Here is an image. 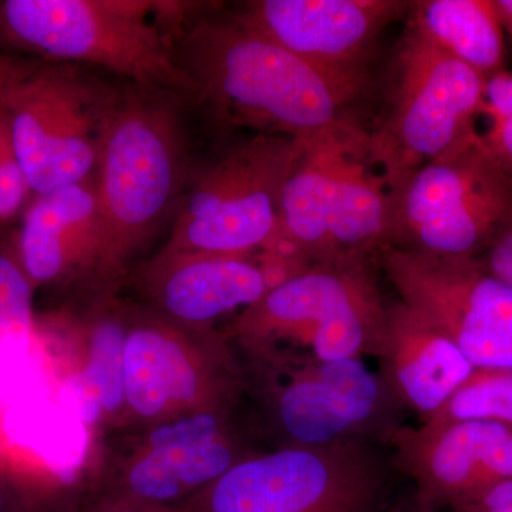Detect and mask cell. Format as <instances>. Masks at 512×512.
I'll return each instance as SVG.
<instances>
[{"mask_svg": "<svg viewBox=\"0 0 512 512\" xmlns=\"http://www.w3.org/2000/svg\"><path fill=\"white\" fill-rule=\"evenodd\" d=\"M173 40L197 100L224 126L312 136L349 119V107L367 87L316 69L237 13L190 12Z\"/></svg>", "mask_w": 512, "mask_h": 512, "instance_id": "6da1fadb", "label": "cell"}, {"mask_svg": "<svg viewBox=\"0 0 512 512\" xmlns=\"http://www.w3.org/2000/svg\"><path fill=\"white\" fill-rule=\"evenodd\" d=\"M387 234L389 188L369 133L346 119L306 137L264 265L281 282L313 266L369 262L389 247Z\"/></svg>", "mask_w": 512, "mask_h": 512, "instance_id": "7a4b0ae2", "label": "cell"}, {"mask_svg": "<svg viewBox=\"0 0 512 512\" xmlns=\"http://www.w3.org/2000/svg\"><path fill=\"white\" fill-rule=\"evenodd\" d=\"M170 94L119 92L104 131L94 181L103 218L101 271H119L180 197L185 138Z\"/></svg>", "mask_w": 512, "mask_h": 512, "instance_id": "3957f363", "label": "cell"}, {"mask_svg": "<svg viewBox=\"0 0 512 512\" xmlns=\"http://www.w3.org/2000/svg\"><path fill=\"white\" fill-rule=\"evenodd\" d=\"M167 2L148 0H5L0 32L9 42L57 62L101 67L134 86L195 97L173 35L153 22Z\"/></svg>", "mask_w": 512, "mask_h": 512, "instance_id": "277c9868", "label": "cell"}, {"mask_svg": "<svg viewBox=\"0 0 512 512\" xmlns=\"http://www.w3.org/2000/svg\"><path fill=\"white\" fill-rule=\"evenodd\" d=\"M386 311L369 262L313 266L272 286L235 329L258 355L286 343L278 365L363 359L379 355Z\"/></svg>", "mask_w": 512, "mask_h": 512, "instance_id": "5b68a950", "label": "cell"}, {"mask_svg": "<svg viewBox=\"0 0 512 512\" xmlns=\"http://www.w3.org/2000/svg\"><path fill=\"white\" fill-rule=\"evenodd\" d=\"M485 77L407 23L389 96L370 153L392 190L421 165L453 156L480 138Z\"/></svg>", "mask_w": 512, "mask_h": 512, "instance_id": "8992f818", "label": "cell"}, {"mask_svg": "<svg viewBox=\"0 0 512 512\" xmlns=\"http://www.w3.org/2000/svg\"><path fill=\"white\" fill-rule=\"evenodd\" d=\"M0 92L32 195L93 177L119 92L73 63L10 57Z\"/></svg>", "mask_w": 512, "mask_h": 512, "instance_id": "52a82bcc", "label": "cell"}, {"mask_svg": "<svg viewBox=\"0 0 512 512\" xmlns=\"http://www.w3.org/2000/svg\"><path fill=\"white\" fill-rule=\"evenodd\" d=\"M306 137L256 133L200 171L160 254L249 256L272 244Z\"/></svg>", "mask_w": 512, "mask_h": 512, "instance_id": "ba28073f", "label": "cell"}, {"mask_svg": "<svg viewBox=\"0 0 512 512\" xmlns=\"http://www.w3.org/2000/svg\"><path fill=\"white\" fill-rule=\"evenodd\" d=\"M387 483L372 443L281 447L239 461L183 512H379Z\"/></svg>", "mask_w": 512, "mask_h": 512, "instance_id": "9c48e42d", "label": "cell"}, {"mask_svg": "<svg viewBox=\"0 0 512 512\" xmlns=\"http://www.w3.org/2000/svg\"><path fill=\"white\" fill-rule=\"evenodd\" d=\"M512 202V175L480 138L421 165L389 190V247L440 256H478Z\"/></svg>", "mask_w": 512, "mask_h": 512, "instance_id": "30bf717a", "label": "cell"}, {"mask_svg": "<svg viewBox=\"0 0 512 512\" xmlns=\"http://www.w3.org/2000/svg\"><path fill=\"white\" fill-rule=\"evenodd\" d=\"M400 301L427 316L476 369L512 370V288L476 256L386 248L380 254Z\"/></svg>", "mask_w": 512, "mask_h": 512, "instance_id": "8fae6325", "label": "cell"}, {"mask_svg": "<svg viewBox=\"0 0 512 512\" xmlns=\"http://www.w3.org/2000/svg\"><path fill=\"white\" fill-rule=\"evenodd\" d=\"M268 392L269 421L282 447L383 440L400 407L363 359L282 363Z\"/></svg>", "mask_w": 512, "mask_h": 512, "instance_id": "7c38bea8", "label": "cell"}, {"mask_svg": "<svg viewBox=\"0 0 512 512\" xmlns=\"http://www.w3.org/2000/svg\"><path fill=\"white\" fill-rule=\"evenodd\" d=\"M402 0H255L237 13L316 69L369 83L366 64L383 30L409 15Z\"/></svg>", "mask_w": 512, "mask_h": 512, "instance_id": "4fadbf2b", "label": "cell"}, {"mask_svg": "<svg viewBox=\"0 0 512 512\" xmlns=\"http://www.w3.org/2000/svg\"><path fill=\"white\" fill-rule=\"evenodd\" d=\"M416 483V500L454 508L512 478V426L483 421L396 426L383 439Z\"/></svg>", "mask_w": 512, "mask_h": 512, "instance_id": "5bb4252c", "label": "cell"}, {"mask_svg": "<svg viewBox=\"0 0 512 512\" xmlns=\"http://www.w3.org/2000/svg\"><path fill=\"white\" fill-rule=\"evenodd\" d=\"M170 319H141L128 326L124 350L126 406L141 420L221 407L217 367L192 353Z\"/></svg>", "mask_w": 512, "mask_h": 512, "instance_id": "9a60e30c", "label": "cell"}, {"mask_svg": "<svg viewBox=\"0 0 512 512\" xmlns=\"http://www.w3.org/2000/svg\"><path fill=\"white\" fill-rule=\"evenodd\" d=\"M103 239L94 175L33 195L15 237L20 262L35 288L63 281L76 269L100 266Z\"/></svg>", "mask_w": 512, "mask_h": 512, "instance_id": "2e32d148", "label": "cell"}, {"mask_svg": "<svg viewBox=\"0 0 512 512\" xmlns=\"http://www.w3.org/2000/svg\"><path fill=\"white\" fill-rule=\"evenodd\" d=\"M147 291L181 326H207L249 308L274 286L264 264L248 256L158 254L146 271Z\"/></svg>", "mask_w": 512, "mask_h": 512, "instance_id": "e0dca14e", "label": "cell"}, {"mask_svg": "<svg viewBox=\"0 0 512 512\" xmlns=\"http://www.w3.org/2000/svg\"><path fill=\"white\" fill-rule=\"evenodd\" d=\"M377 357L394 400L421 420L437 412L476 370L443 330L402 301L387 306Z\"/></svg>", "mask_w": 512, "mask_h": 512, "instance_id": "ac0fdd59", "label": "cell"}, {"mask_svg": "<svg viewBox=\"0 0 512 512\" xmlns=\"http://www.w3.org/2000/svg\"><path fill=\"white\" fill-rule=\"evenodd\" d=\"M251 456L254 454L244 453L232 436L201 446L147 450L128 468L123 498L167 507L181 498L194 497Z\"/></svg>", "mask_w": 512, "mask_h": 512, "instance_id": "d6986e66", "label": "cell"}, {"mask_svg": "<svg viewBox=\"0 0 512 512\" xmlns=\"http://www.w3.org/2000/svg\"><path fill=\"white\" fill-rule=\"evenodd\" d=\"M407 23L481 76L504 70V29L494 0H419Z\"/></svg>", "mask_w": 512, "mask_h": 512, "instance_id": "ffe728a7", "label": "cell"}, {"mask_svg": "<svg viewBox=\"0 0 512 512\" xmlns=\"http://www.w3.org/2000/svg\"><path fill=\"white\" fill-rule=\"evenodd\" d=\"M483 421L512 426V370L476 369L437 412L420 424Z\"/></svg>", "mask_w": 512, "mask_h": 512, "instance_id": "44dd1931", "label": "cell"}, {"mask_svg": "<svg viewBox=\"0 0 512 512\" xmlns=\"http://www.w3.org/2000/svg\"><path fill=\"white\" fill-rule=\"evenodd\" d=\"M128 326L124 316L119 315L97 320L90 332L86 365L80 370L99 393L106 416H113L126 406L124 350Z\"/></svg>", "mask_w": 512, "mask_h": 512, "instance_id": "7402d4cb", "label": "cell"}, {"mask_svg": "<svg viewBox=\"0 0 512 512\" xmlns=\"http://www.w3.org/2000/svg\"><path fill=\"white\" fill-rule=\"evenodd\" d=\"M35 289L20 262L15 237L0 239V349L20 352L32 345Z\"/></svg>", "mask_w": 512, "mask_h": 512, "instance_id": "603a6c76", "label": "cell"}, {"mask_svg": "<svg viewBox=\"0 0 512 512\" xmlns=\"http://www.w3.org/2000/svg\"><path fill=\"white\" fill-rule=\"evenodd\" d=\"M481 117L488 121L481 144L512 175V72L504 69L485 79Z\"/></svg>", "mask_w": 512, "mask_h": 512, "instance_id": "cb8c5ba5", "label": "cell"}, {"mask_svg": "<svg viewBox=\"0 0 512 512\" xmlns=\"http://www.w3.org/2000/svg\"><path fill=\"white\" fill-rule=\"evenodd\" d=\"M231 437L227 413L221 407L195 410L160 421L147 434V450L191 447Z\"/></svg>", "mask_w": 512, "mask_h": 512, "instance_id": "d4e9b609", "label": "cell"}, {"mask_svg": "<svg viewBox=\"0 0 512 512\" xmlns=\"http://www.w3.org/2000/svg\"><path fill=\"white\" fill-rule=\"evenodd\" d=\"M5 62L6 57L0 56V86ZM32 197V191L16 156L8 111L0 92V222L12 220L20 211H25Z\"/></svg>", "mask_w": 512, "mask_h": 512, "instance_id": "484cf974", "label": "cell"}, {"mask_svg": "<svg viewBox=\"0 0 512 512\" xmlns=\"http://www.w3.org/2000/svg\"><path fill=\"white\" fill-rule=\"evenodd\" d=\"M60 400L66 412L84 426H93L106 416L99 393L80 370L64 380L60 387Z\"/></svg>", "mask_w": 512, "mask_h": 512, "instance_id": "4316f807", "label": "cell"}, {"mask_svg": "<svg viewBox=\"0 0 512 512\" xmlns=\"http://www.w3.org/2000/svg\"><path fill=\"white\" fill-rule=\"evenodd\" d=\"M476 258L485 271L512 288V202L487 247Z\"/></svg>", "mask_w": 512, "mask_h": 512, "instance_id": "83f0119b", "label": "cell"}, {"mask_svg": "<svg viewBox=\"0 0 512 512\" xmlns=\"http://www.w3.org/2000/svg\"><path fill=\"white\" fill-rule=\"evenodd\" d=\"M0 512H32L25 495L0 477Z\"/></svg>", "mask_w": 512, "mask_h": 512, "instance_id": "f1b7e54d", "label": "cell"}, {"mask_svg": "<svg viewBox=\"0 0 512 512\" xmlns=\"http://www.w3.org/2000/svg\"><path fill=\"white\" fill-rule=\"evenodd\" d=\"M157 505H148L137 503V501L127 500V498H120L119 501H111L106 505L96 508L92 512H157Z\"/></svg>", "mask_w": 512, "mask_h": 512, "instance_id": "f546056e", "label": "cell"}, {"mask_svg": "<svg viewBox=\"0 0 512 512\" xmlns=\"http://www.w3.org/2000/svg\"><path fill=\"white\" fill-rule=\"evenodd\" d=\"M494 6L504 32L512 39V0H494Z\"/></svg>", "mask_w": 512, "mask_h": 512, "instance_id": "4dcf8cb0", "label": "cell"}, {"mask_svg": "<svg viewBox=\"0 0 512 512\" xmlns=\"http://www.w3.org/2000/svg\"><path fill=\"white\" fill-rule=\"evenodd\" d=\"M0 448H2V441H0Z\"/></svg>", "mask_w": 512, "mask_h": 512, "instance_id": "1f68e13d", "label": "cell"}]
</instances>
